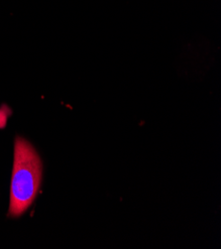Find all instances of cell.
I'll return each mask as SVG.
<instances>
[{
  "label": "cell",
  "mask_w": 221,
  "mask_h": 249,
  "mask_svg": "<svg viewBox=\"0 0 221 249\" xmlns=\"http://www.w3.org/2000/svg\"><path fill=\"white\" fill-rule=\"evenodd\" d=\"M11 115V109L6 106L3 105L0 107V129H3L6 126L8 116Z\"/></svg>",
  "instance_id": "2"
},
{
  "label": "cell",
  "mask_w": 221,
  "mask_h": 249,
  "mask_svg": "<svg viewBox=\"0 0 221 249\" xmlns=\"http://www.w3.org/2000/svg\"><path fill=\"white\" fill-rule=\"evenodd\" d=\"M43 165L35 148L16 137L8 215L19 217L34 203L42 182Z\"/></svg>",
  "instance_id": "1"
}]
</instances>
